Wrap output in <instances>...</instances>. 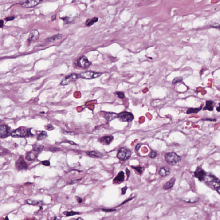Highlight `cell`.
Listing matches in <instances>:
<instances>
[{
    "label": "cell",
    "mask_w": 220,
    "mask_h": 220,
    "mask_svg": "<svg viewBox=\"0 0 220 220\" xmlns=\"http://www.w3.org/2000/svg\"><path fill=\"white\" fill-rule=\"evenodd\" d=\"M115 94L116 95H117L118 97L120 99H123L125 97L124 94L122 92H120V91L117 92L115 93Z\"/></svg>",
    "instance_id": "f1b7e54d"
},
{
    "label": "cell",
    "mask_w": 220,
    "mask_h": 220,
    "mask_svg": "<svg viewBox=\"0 0 220 220\" xmlns=\"http://www.w3.org/2000/svg\"><path fill=\"white\" fill-rule=\"evenodd\" d=\"M27 202L28 204L32 205H37L39 204V202L36 200H28Z\"/></svg>",
    "instance_id": "f546056e"
},
{
    "label": "cell",
    "mask_w": 220,
    "mask_h": 220,
    "mask_svg": "<svg viewBox=\"0 0 220 220\" xmlns=\"http://www.w3.org/2000/svg\"><path fill=\"white\" fill-rule=\"evenodd\" d=\"M104 117L107 121H110L118 118V114L115 113H105Z\"/></svg>",
    "instance_id": "e0dca14e"
},
{
    "label": "cell",
    "mask_w": 220,
    "mask_h": 220,
    "mask_svg": "<svg viewBox=\"0 0 220 220\" xmlns=\"http://www.w3.org/2000/svg\"><path fill=\"white\" fill-rule=\"evenodd\" d=\"M33 135L29 129L25 128L20 127L13 131L11 136L14 138H25Z\"/></svg>",
    "instance_id": "7a4b0ae2"
},
{
    "label": "cell",
    "mask_w": 220,
    "mask_h": 220,
    "mask_svg": "<svg viewBox=\"0 0 220 220\" xmlns=\"http://www.w3.org/2000/svg\"><path fill=\"white\" fill-rule=\"evenodd\" d=\"M80 179H77V180H74V181H72L71 182V183H70V184H71V185H72V184H75V183H76L78 181H80Z\"/></svg>",
    "instance_id": "f6af8a7d"
},
{
    "label": "cell",
    "mask_w": 220,
    "mask_h": 220,
    "mask_svg": "<svg viewBox=\"0 0 220 220\" xmlns=\"http://www.w3.org/2000/svg\"><path fill=\"white\" fill-rule=\"evenodd\" d=\"M171 170L169 168L163 167L161 168L159 171V174L162 176H165L170 174Z\"/></svg>",
    "instance_id": "44dd1931"
},
{
    "label": "cell",
    "mask_w": 220,
    "mask_h": 220,
    "mask_svg": "<svg viewBox=\"0 0 220 220\" xmlns=\"http://www.w3.org/2000/svg\"><path fill=\"white\" fill-rule=\"evenodd\" d=\"M183 81V78L181 77H178L175 78L172 81V83L173 84H175L178 82H181Z\"/></svg>",
    "instance_id": "83f0119b"
},
{
    "label": "cell",
    "mask_w": 220,
    "mask_h": 220,
    "mask_svg": "<svg viewBox=\"0 0 220 220\" xmlns=\"http://www.w3.org/2000/svg\"><path fill=\"white\" fill-rule=\"evenodd\" d=\"M131 156V152L126 148H121L118 153V157L121 160H126L129 159Z\"/></svg>",
    "instance_id": "8992f818"
},
{
    "label": "cell",
    "mask_w": 220,
    "mask_h": 220,
    "mask_svg": "<svg viewBox=\"0 0 220 220\" xmlns=\"http://www.w3.org/2000/svg\"><path fill=\"white\" fill-rule=\"evenodd\" d=\"M16 166L19 170H26L28 167V165L22 157H20L19 158L16 163Z\"/></svg>",
    "instance_id": "30bf717a"
},
{
    "label": "cell",
    "mask_w": 220,
    "mask_h": 220,
    "mask_svg": "<svg viewBox=\"0 0 220 220\" xmlns=\"http://www.w3.org/2000/svg\"><path fill=\"white\" fill-rule=\"evenodd\" d=\"M211 26L214 28H216L218 29H220V21L219 22L214 23L213 24H212V25H211Z\"/></svg>",
    "instance_id": "1f68e13d"
},
{
    "label": "cell",
    "mask_w": 220,
    "mask_h": 220,
    "mask_svg": "<svg viewBox=\"0 0 220 220\" xmlns=\"http://www.w3.org/2000/svg\"><path fill=\"white\" fill-rule=\"evenodd\" d=\"M75 64L80 68H86L89 67L91 65V63L88 60L87 58L85 56H83L77 60Z\"/></svg>",
    "instance_id": "ba28073f"
},
{
    "label": "cell",
    "mask_w": 220,
    "mask_h": 220,
    "mask_svg": "<svg viewBox=\"0 0 220 220\" xmlns=\"http://www.w3.org/2000/svg\"><path fill=\"white\" fill-rule=\"evenodd\" d=\"M216 191L218 192V193L220 195V186L219 187V188H218V189L216 190Z\"/></svg>",
    "instance_id": "681fc988"
},
{
    "label": "cell",
    "mask_w": 220,
    "mask_h": 220,
    "mask_svg": "<svg viewBox=\"0 0 220 220\" xmlns=\"http://www.w3.org/2000/svg\"><path fill=\"white\" fill-rule=\"evenodd\" d=\"M46 129L47 130H53L54 129V127L53 126V125H51V124H48V125H47V126H46Z\"/></svg>",
    "instance_id": "d590c367"
},
{
    "label": "cell",
    "mask_w": 220,
    "mask_h": 220,
    "mask_svg": "<svg viewBox=\"0 0 220 220\" xmlns=\"http://www.w3.org/2000/svg\"><path fill=\"white\" fill-rule=\"evenodd\" d=\"M4 21L2 20H0V27L1 28H2L3 27H4Z\"/></svg>",
    "instance_id": "60d3db41"
},
{
    "label": "cell",
    "mask_w": 220,
    "mask_h": 220,
    "mask_svg": "<svg viewBox=\"0 0 220 220\" xmlns=\"http://www.w3.org/2000/svg\"><path fill=\"white\" fill-rule=\"evenodd\" d=\"M124 173L123 171H121L118 174L117 176L114 180V182L115 183H120L123 182L124 180Z\"/></svg>",
    "instance_id": "ac0fdd59"
},
{
    "label": "cell",
    "mask_w": 220,
    "mask_h": 220,
    "mask_svg": "<svg viewBox=\"0 0 220 220\" xmlns=\"http://www.w3.org/2000/svg\"><path fill=\"white\" fill-rule=\"evenodd\" d=\"M126 175H127V178H128L129 177H130V171L129 170H128L127 168H126Z\"/></svg>",
    "instance_id": "ee69618b"
},
{
    "label": "cell",
    "mask_w": 220,
    "mask_h": 220,
    "mask_svg": "<svg viewBox=\"0 0 220 220\" xmlns=\"http://www.w3.org/2000/svg\"><path fill=\"white\" fill-rule=\"evenodd\" d=\"M103 211H105V212H111V211H115V209H103Z\"/></svg>",
    "instance_id": "7dc6e473"
},
{
    "label": "cell",
    "mask_w": 220,
    "mask_h": 220,
    "mask_svg": "<svg viewBox=\"0 0 220 220\" xmlns=\"http://www.w3.org/2000/svg\"><path fill=\"white\" fill-rule=\"evenodd\" d=\"M42 163L43 165L46 166H48L50 165V163L49 160H44L42 161Z\"/></svg>",
    "instance_id": "e575fe53"
},
{
    "label": "cell",
    "mask_w": 220,
    "mask_h": 220,
    "mask_svg": "<svg viewBox=\"0 0 220 220\" xmlns=\"http://www.w3.org/2000/svg\"><path fill=\"white\" fill-rule=\"evenodd\" d=\"M207 173L202 168L198 167L194 172V175L196 178H197L200 181H203Z\"/></svg>",
    "instance_id": "7c38bea8"
},
{
    "label": "cell",
    "mask_w": 220,
    "mask_h": 220,
    "mask_svg": "<svg viewBox=\"0 0 220 220\" xmlns=\"http://www.w3.org/2000/svg\"><path fill=\"white\" fill-rule=\"evenodd\" d=\"M118 118L123 122H130L133 120L134 117L132 113L123 111L118 114Z\"/></svg>",
    "instance_id": "52a82bcc"
},
{
    "label": "cell",
    "mask_w": 220,
    "mask_h": 220,
    "mask_svg": "<svg viewBox=\"0 0 220 220\" xmlns=\"http://www.w3.org/2000/svg\"><path fill=\"white\" fill-rule=\"evenodd\" d=\"M47 137V133L45 131H42L40 134L37 136V139L38 140H40L43 139H44L46 138Z\"/></svg>",
    "instance_id": "484cf974"
},
{
    "label": "cell",
    "mask_w": 220,
    "mask_h": 220,
    "mask_svg": "<svg viewBox=\"0 0 220 220\" xmlns=\"http://www.w3.org/2000/svg\"><path fill=\"white\" fill-rule=\"evenodd\" d=\"M80 77V75L76 74H72L65 77L63 79L61 82V85L65 86L69 84L71 82L75 80H77Z\"/></svg>",
    "instance_id": "9c48e42d"
},
{
    "label": "cell",
    "mask_w": 220,
    "mask_h": 220,
    "mask_svg": "<svg viewBox=\"0 0 220 220\" xmlns=\"http://www.w3.org/2000/svg\"><path fill=\"white\" fill-rule=\"evenodd\" d=\"M133 169L136 170L138 173H139L140 175H141L144 171V168L141 167H135V166H132Z\"/></svg>",
    "instance_id": "4316f807"
},
{
    "label": "cell",
    "mask_w": 220,
    "mask_h": 220,
    "mask_svg": "<svg viewBox=\"0 0 220 220\" xmlns=\"http://www.w3.org/2000/svg\"><path fill=\"white\" fill-rule=\"evenodd\" d=\"M87 155L91 157L95 158H101L102 157V154L100 153L95 151H91L86 152Z\"/></svg>",
    "instance_id": "603a6c76"
},
{
    "label": "cell",
    "mask_w": 220,
    "mask_h": 220,
    "mask_svg": "<svg viewBox=\"0 0 220 220\" xmlns=\"http://www.w3.org/2000/svg\"><path fill=\"white\" fill-rule=\"evenodd\" d=\"M15 19V16H8L5 19V20L7 22H9V21H11L14 20Z\"/></svg>",
    "instance_id": "d6a6232c"
},
{
    "label": "cell",
    "mask_w": 220,
    "mask_h": 220,
    "mask_svg": "<svg viewBox=\"0 0 220 220\" xmlns=\"http://www.w3.org/2000/svg\"><path fill=\"white\" fill-rule=\"evenodd\" d=\"M114 139L112 136H105L101 138L100 139V142L104 145H109L112 142Z\"/></svg>",
    "instance_id": "5bb4252c"
},
{
    "label": "cell",
    "mask_w": 220,
    "mask_h": 220,
    "mask_svg": "<svg viewBox=\"0 0 220 220\" xmlns=\"http://www.w3.org/2000/svg\"><path fill=\"white\" fill-rule=\"evenodd\" d=\"M165 160L169 164L174 165L179 163L181 157L174 152L168 153L165 156Z\"/></svg>",
    "instance_id": "3957f363"
},
{
    "label": "cell",
    "mask_w": 220,
    "mask_h": 220,
    "mask_svg": "<svg viewBox=\"0 0 220 220\" xmlns=\"http://www.w3.org/2000/svg\"><path fill=\"white\" fill-rule=\"evenodd\" d=\"M10 128L6 125H1L0 127V137L1 138H6L11 135Z\"/></svg>",
    "instance_id": "8fae6325"
},
{
    "label": "cell",
    "mask_w": 220,
    "mask_h": 220,
    "mask_svg": "<svg viewBox=\"0 0 220 220\" xmlns=\"http://www.w3.org/2000/svg\"><path fill=\"white\" fill-rule=\"evenodd\" d=\"M61 19L64 20V21L65 22H66V21H68V20H69V18L68 17H65L64 18H61Z\"/></svg>",
    "instance_id": "bcb514c9"
},
{
    "label": "cell",
    "mask_w": 220,
    "mask_h": 220,
    "mask_svg": "<svg viewBox=\"0 0 220 220\" xmlns=\"http://www.w3.org/2000/svg\"><path fill=\"white\" fill-rule=\"evenodd\" d=\"M56 16H57L56 14H54V15H53V16H52V17H51V20H52V21H55V20H56Z\"/></svg>",
    "instance_id": "7bdbcfd3"
},
{
    "label": "cell",
    "mask_w": 220,
    "mask_h": 220,
    "mask_svg": "<svg viewBox=\"0 0 220 220\" xmlns=\"http://www.w3.org/2000/svg\"><path fill=\"white\" fill-rule=\"evenodd\" d=\"M76 199H77V200L78 202V203H81L82 202V199L80 197H78V196H77L76 197Z\"/></svg>",
    "instance_id": "b9f144b4"
},
{
    "label": "cell",
    "mask_w": 220,
    "mask_h": 220,
    "mask_svg": "<svg viewBox=\"0 0 220 220\" xmlns=\"http://www.w3.org/2000/svg\"><path fill=\"white\" fill-rule=\"evenodd\" d=\"M216 110L218 111V112H220V103H219L217 107Z\"/></svg>",
    "instance_id": "c3c4849f"
},
{
    "label": "cell",
    "mask_w": 220,
    "mask_h": 220,
    "mask_svg": "<svg viewBox=\"0 0 220 220\" xmlns=\"http://www.w3.org/2000/svg\"><path fill=\"white\" fill-rule=\"evenodd\" d=\"M65 214L66 215L67 217H68V216H73V215H78V214H79V213L77 212H74V211H70V212H66L65 213Z\"/></svg>",
    "instance_id": "4dcf8cb0"
},
{
    "label": "cell",
    "mask_w": 220,
    "mask_h": 220,
    "mask_svg": "<svg viewBox=\"0 0 220 220\" xmlns=\"http://www.w3.org/2000/svg\"><path fill=\"white\" fill-rule=\"evenodd\" d=\"M42 0H20L19 3L22 7L25 8H32L36 7Z\"/></svg>",
    "instance_id": "277c9868"
},
{
    "label": "cell",
    "mask_w": 220,
    "mask_h": 220,
    "mask_svg": "<svg viewBox=\"0 0 220 220\" xmlns=\"http://www.w3.org/2000/svg\"><path fill=\"white\" fill-rule=\"evenodd\" d=\"M215 105V103L211 100H207L206 101L205 106L203 108L204 110H208L209 111H212Z\"/></svg>",
    "instance_id": "d6986e66"
},
{
    "label": "cell",
    "mask_w": 220,
    "mask_h": 220,
    "mask_svg": "<svg viewBox=\"0 0 220 220\" xmlns=\"http://www.w3.org/2000/svg\"><path fill=\"white\" fill-rule=\"evenodd\" d=\"M149 156L151 158H154L157 156V153L154 151H152L149 154Z\"/></svg>",
    "instance_id": "836d02e7"
},
{
    "label": "cell",
    "mask_w": 220,
    "mask_h": 220,
    "mask_svg": "<svg viewBox=\"0 0 220 220\" xmlns=\"http://www.w3.org/2000/svg\"><path fill=\"white\" fill-rule=\"evenodd\" d=\"M127 189V187H125L123 188H122V190H122V194H125Z\"/></svg>",
    "instance_id": "8d00e7d4"
},
{
    "label": "cell",
    "mask_w": 220,
    "mask_h": 220,
    "mask_svg": "<svg viewBox=\"0 0 220 220\" xmlns=\"http://www.w3.org/2000/svg\"><path fill=\"white\" fill-rule=\"evenodd\" d=\"M141 145H142L141 144H140H140H138L135 147V149L137 150H139V149H140V148L141 146Z\"/></svg>",
    "instance_id": "f35d334b"
},
{
    "label": "cell",
    "mask_w": 220,
    "mask_h": 220,
    "mask_svg": "<svg viewBox=\"0 0 220 220\" xmlns=\"http://www.w3.org/2000/svg\"><path fill=\"white\" fill-rule=\"evenodd\" d=\"M203 108L201 106L200 107L198 108H190L187 111V114H190L192 113H197L199 112Z\"/></svg>",
    "instance_id": "cb8c5ba5"
},
{
    "label": "cell",
    "mask_w": 220,
    "mask_h": 220,
    "mask_svg": "<svg viewBox=\"0 0 220 220\" xmlns=\"http://www.w3.org/2000/svg\"><path fill=\"white\" fill-rule=\"evenodd\" d=\"M40 37V33L38 30L36 29L32 30L29 35L28 40L30 42H35L38 40Z\"/></svg>",
    "instance_id": "4fadbf2b"
},
{
    "label": "cell",
    "mask_w": 220,
    "mask_h": 220,
    "mask_svg": "<svg viewBox=\"0 0 220 220\" xmlns=\"http://www.w3.org/2000/svg\"><path fill=\"white\" fill-rule=\"evenodd\" d=\"M203 181L213 190H216L220 186V180L215 175L209 173H207Z\"/></svg>",
    "instance_id": "6da1fadb"
},
{
    "label": "cell",
    "mask_w": 220,
    "mask_h": 220,
    "mask_svg": "<svg viewBox=\"0 0 220 220\" xmlns=\"http://www.w3.org/2000/svg\"><path fill=\"white\" fill-rule=\"evenodd\" d=\"M44 148L43 146L39 144H35L33 145V150L35 151L41 152Z\"/></svg>",
    "instance_id": "d4e9b609"
},
{
    "label": "cell",
    "mask_w": 220,
    "mask_h": 220,
    "mask_svg": "<svg viewBox=\"0 0 220 220\" xmlns=\"http://www.w3.org/2000/svg\"><path fill=\"white\" fill-rule=\"evenodd\" d=\"M98 20V18L96 17L92 18L91 19H89L86 22V25L87 26H91L93 25L95 23L97 22Z\"/></svg>",
    "instance_id": "7402d4cb"
},
{
    "label": "cell",
    "mask_w": 220,
    "mask_h": 220,
    "mask_svg": "<svg viewBox=\"0 0 220 220\" xmlns=\"http://www.w3.org/2000/svg\"><path fill=\"white\" fill-rule=\"evenodd\" d=\"M175 181H176V179L175 178H171V180L166 182L163 185V189L166 190H169L170 188H173L175 184Z\"/></svg>",
    "instance_id": "2e32d148"
},
{
    "label": "cell",
    "mask_w": 220,
    "mask_h": 220,
    "mask_svg": "<svg viewBox=\"0 0 220 220\" xmlns=\"http://www.w3.org/2000/svg\"><path fill=\"white\" fill-rule=\"evenodd\" d=\"M38 152L37 151H35L34 150L28 152L25 156L26 159L28 161H32L35 160L38 156Z\"/></svg>",
    "instance_id": "9a60e30c"
},
{
    "label": "cell",
    "mask_w": 220,
    "mask_h": 220,
    "mask_svg": "<svg viewBox=\"0 0 220 220\" xmlns=\"http://www.w3.org/2000/svg\"><path fill=\"white\" fill-rule=\"evenodd\" d=\"M102 75V73H101L87 71L81 73L80 75V77L84 79L90 80L99 77Z\"/></svg>",
    "instance_id": "5b68a950"
},
{
    "label": "cell",
    "mask_w": 220,
    "mask_h": 220,
    "mask_svg": "<svg viewBox=\"0 0 220 220\" xmlns=\"http://www.w3.org/2000/svg\"><path fill=\"white\" fill-rule=\"evenodd\" d=\"M65 142L68 143L71 145H77V144L71 141H65Z\"/></svg>",
    "instance_id": "74e56055"
},
{
    "label": "cell",
    "mask_w": 220,
    "mask_h": 220,
    "mask_svg": "<svg viewBox=\"0 0 220 220\" xmlns=\"http://www.w3.org/2000/svg\"><path fill=\"white\" fill-rule=\"evenodd\" d=\"M63 35L61 34H57L56 35H53V36L48 38L46 39L48 42H54L58 40H60L62 38Z\"/></svg>",
    "instance_id": "ffe728a7"
},
{
    "label": "cell",
    "mask_w": 220,
    "mask_h": 220,
    "mask_svg": "<svg viewBox=\"0 0 220 220\" xmlns=\"http://www.w3.org/2000/svg\"><path fill=\"white\" fill-rule=\"evenodd\" d=\"M50 151H53V152H55V151H56L59 150V149L56 148H50Z\"/></svg>",
    "instance_id": "ab89813d"
}]
</instances>
